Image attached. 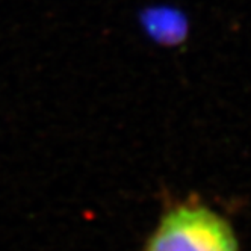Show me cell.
<instances>
[{
    "label": "cell",
    "mask_w": 251,
    "mask_h": 251,
    "mask_svg": "<svg viewBox=\"0 0 251 251\" xmlns=\"http://www.w3.org/2000/svg\"><path fill=\"white\" fill-rule=\"evenodd\" d=\"M142 25L153 38L159 41H177L182 37L186 23L177 11L170 8H151L142 14Z\"/></svg>",
    "instance_id": "7a4b0ae2"
},
{
    "label": "cell",
    "mask_w": 251,
    "mask_h": 251,
    "mask_svg": "<svg viewBox=\"0 0 251 251\" xmlns=\"http://www.w3.org/2000/svg\"><path fill=\"white\" fill-rule=\"evenodd\" d=\"M142 251H238V241L217 212L180 204L162 217Z\"/></svg>",
    "instance_id": "6da1fadb"
}]
</instances>
